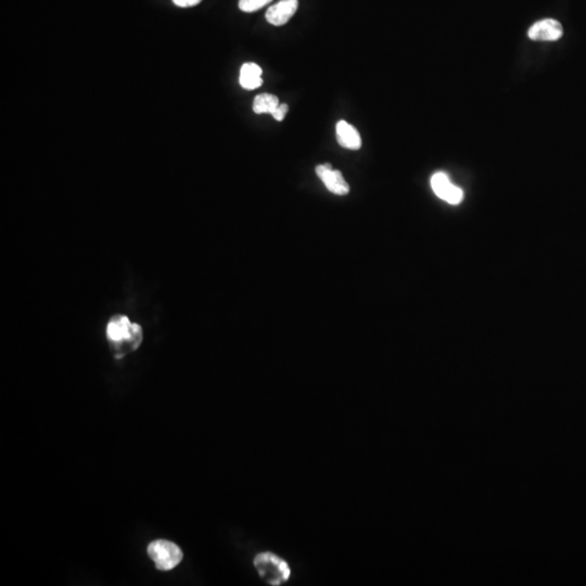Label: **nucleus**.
Returning a JSON list of instances; mask_svg holds the SVG:
<instances>
[{
  "label": "nucleus",
  "mask_w": 586,
  "mask_h": 586,
  "mask_svg": "<svg viewBox=\"0 0 586 586\" xmlns=\"http://www.w3.org/2000/svg\"><path fill=\"white\" fill-rule=\"evenodd\" d=\"M336 141L339 145L348 150H358L362 147L360 133L348 122L339 121L336 127Z\"/></svg>",
  "instance_id": "8"
},
{
  "label": "nucleus",
  "mask_w": 586,
  "mask_h": 586,
  "mask_svg": "<svg viewBox=\"0 0 586 586\" xmlns=\"http://www.w3.org/2000/svg\"><path fill=\"white\" fill-rule=\"evenodd\" d=\"M271 1L273 0H239L238 6L241 11L251 13V12L262 9V8L265 7L267 4L271 3Z\"/></svg>",
  "instance_id": "11"
},
{
  "label": "nucleus",
  "mask_w": 586,
  "mask_h": 586,
  "mask_svg": "<svg viewBox=\"0 0 586 586\" xmlns=\"http://www.w3.org/2000/svg\"><path fill=\"white\" fill-rule=\"evenodd\" d=\"M279 105V100L275 95L271 94H261L255 97L253 101V111L257 115H263V113H271L277 109Z\"/></svg>",
  "instance_id": "10"
},
{
  "label": "nucleus",
  "mask_w": 586,
  "mask_h": 586,
  "mask_svg": "<svg viewBox=\"0 0 586 586\" xmlns=\"http://www.w3.org/2000/svg\"><path fill=\"white\" fill-rule=\"evenodd\" d=\"M563 35V25L557 20L544 19L529 28L528 36L537 42H555Z\"/></svg>",
  "instance_id": "6"
},
{
  "label": "nucleus",
  "mask_w": 586,
  "mask_h": 586,
  "mask_svg": "<svg viewBox=\"0 0 586 586\" xmlns=\"http://www.w3.org/2000/svg\"><path fill=\"white\" fill-rule=\"evenodd\" d=\"M288 110H289L288 105H286V103H283V105H279V107H277V109L271 113V115H273V117L276 119V121L281 122L285 119Z\"/></svg>",
  "instance_id": "12"
},
{
  "label": "nucleus",
  "mask_w": 586,
  "mask_h": 586,
  "mask_svg": "<svg viewBox=\"0 0 586 586\" xmlns=\"http://www.w3.org/2000/svg\"><path fill=\"white\" fill-rule=\"evenodd\" d=\"M148 555L160 571H170L182 561V549L168 539H157L150 543Z\"/></svg>",
  "instance_id": "3"
},
{
  "label": "nucleus",
  "mask_w": 586,
  "mask_h": 586,
  "mask_svg": "<svg viewBox=\"0 0 586 586\" xmlns=\"http://www.w3.org/2000/svg\"><path fill=\"white\" fill-rule=\"evenodd\" d=\"M254 567L259 577L269 585H281L291 575L288 563L275 553H259L255 557Z\"/></svg>",
  "instance_id": "2"
},
{
  "label": "nucleus",
  "mask_w": 586,
  "mask_h": 586,
  "mask_svg": "<svg viewBox=\"0 0 586 586\" xmlns=\"http://www.w3.org/2000/svg\"><path fill=\"white\" fill-rule=\"evenodd\" d=\"M105 334L111 352L117 360L135 352L143 339V328L124 315L113 316L107 322Z\"/></svg>",
  "instance_id": "1"
},
{
  "label": "nucleus",
  "mask_w": 586,
  "mask_h": 586,
  "mask_svg": "<svg viewBox=\"0 0 586 586\" xmlns=\"http://www.w3.org/2000/svg\"><path fill=\"white\" fill-rule=\"evenodd\" d=\"M202 0H173L174 5L180 8H189L201 3Z\"/></svg>",
  "instance_id": "13"
},
{
  "label": "nucleus",
  "mask_w": 586,
  "mask_h": 586,
  "mask_svg": "<svg viewBox=\"0 0 586 586\" xmlns=\"http://www.w3.org/2000/svg\"><path fill=\"white\" fill-rule=\"evenodd\" d=\"M431 187L435 194L447 204L456 206V204H459L464 199L462 190L452 184L449 176L442 172L435 173L431 177Z\"/></svg>",
  "instance_id": "4"
},
{
  "label": "nucleus",
  "mask_w": 586,
  "mask_h": 586,
  "mask_svg": "<svg viewBox=\"0 0 586 586\" xmlns=\"http://www.w3.org/2000/svg\"><path fill=\"white\" fill-rule=\"evenodd\" d=\"M298 6H299L298 0H281L279 3L269 8L265 18L271 25H285L295 16Z\"/></svg>",
  "instance_id": "7"
},
{
  "label": "nucleus",
  "mask_w": 586,
  "mask_h": 586,
  "mask_svg": "<svg viewBox=\"0 0 586 586\" xmlns=\"http://www.w3.org/2000/svg\"><path fill=\"white\" fill-rule=\"evenodd\" d=\"M239 83L241 87L248 90L259 88L263 84L262 80V69L257 64H245L240 69V76Z\"/></svg>",
  "instance_id": "9"
},
{
  "label": "nucleus",
  "mask_w": 586,
  "mask_h": 586,
  "mask_svg": "<svg viewBox=\"0 0 586 586\" xmlns=\"http://www.w3.org/2000/svg\"><path fill=\"white\" fill-rule=\"evenodd\" d=\"M316 174L326 188L332 194L338 196H346L350 192V186L344 180L341 172L334 170L330 164H322L316 168Z\"/></svg>",
  "instance_id": "5"
}]
</instances>
